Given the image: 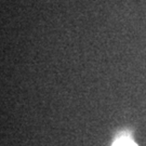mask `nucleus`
Returning a JSON list of instances; mask_svg holds the SVG:
<instances>
[{
  "label": "nucleus",
  "instance_id": "nucleus-1",
  "mask_svg": "<svg viewBox=\"0 0 146 146\" xmlns=\"http://www.w3.org/2000/svg\"><path fill=\"white\" fill-rule=\"evenodd\" d=\"M111 146H137V145H136L135 142L133 141L129 135L122 134V135L118 136L115 141L113 142Z\"/></svg>",
  "mask_w": 146,
  "mask_h": 146
}]
</instances>
